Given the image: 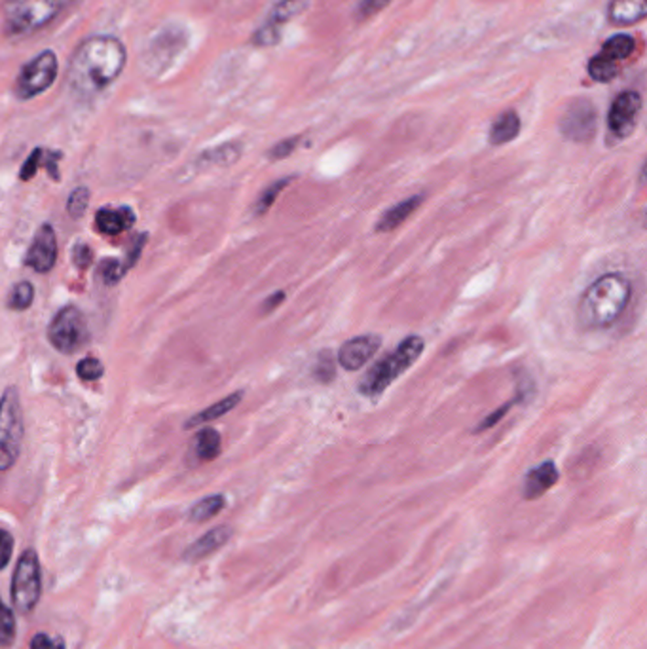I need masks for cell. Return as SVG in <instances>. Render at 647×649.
<instances>
[{"instance_id":"6da1fadb","label":"cell","mask_w":647,"mask_h":649,"mask_svg":"<svg viewBox=\"0 0 647 649\" xmlns=\"http://www.w3.org/2000/svg\"><path fill=\"white\" fill-rule=\"evenodd\" d=\"M126 67V47L114 37L99 35L80 44L68 65V86L80 99L107 89Z\"/></svg>"},{"instance_id":"7a4b0ae2","label":"cell","mask_w":647,"mask_h":649,"mask_svg":"<svg viewBox=\"0 0 647 649\" xmlns=\"http://www.w3.org/2000/svg\"><path fill=\"white\" fill-rule=\"evenodd\" d=\"M632 295L631 281L621 274L598 277L578 304V321L585 330H602L611 327L627 309Z\"/></svg>"},{"instance_id":"3957f363","label":"cell","mask_w":647,"mask_h":649,"mask_svg":"<svg viewBox=\"0 0 647 649\" xmlns=\"http://www.w3.org/2000/svg\"><path fill=\"white\" fill-rule=\"evenodd\" d=\"M423 351V340L420 336H406V339L383 359L376 361L370 371L359 382L361 395L374 399L386 392L391 383L409 371Z\"/></svg>"},{"instance_id":"277c9868","label":"cell","mask_w":647,"mask_h":649,"mask_svg":"<svg viewBox=\"0 0 647 649\" xmlns=\"http://www.w3.org/2000/svg\"><path fill=\"white\" fill-rule=\"evenodd\" d=\"M65 0H6L3 27L8 37H27L44 29L61 14Z\"/></svg>"},{"instance_id":"5b68a950","label":"cell","mask_w":647,"mask_h":649,"mask_svg":"<svg viewBox=\"0 0 647 649\" xmlns=\"http://www.w3.org/2000/svg\"><path fill=\"white\" fill-rule=\"evenodd\" d=\"M26 425L17 388L10 386L0 397V471H8L19 458Z\"/></svg>"},{"instance_id":"8992f818","label":"cell","mask_w":647,"mask_h":649,"mask_svg":"<svg viewBox=\"0 0 647 649\" xmlns=\"http://www.w3.org/2000/svg\"><path fill=\"white\" fill-rule=\"evenodd\" d=\"M47 340L63 355H73L88 346L89 327L86 316L77 306H67L47 327Z\"/></svg>"},{"instance_id":"52a82bcc","label":"cell","mask_w":647,"mask_h":649,"mask_svg":"<svg viewBox=\"0 0 647 649\" xmlns=\"http://www.w3.org/2000/svg\"><path fill=\"white\" fill-rule=\"evenodd\" d=\"M42 592V577L38 555L27 549L17 560L12 580V604L19 613H31Z\"/></svg>"},{"instance_id":"ba28073f","label":"cell","mask_w":647,"mask_h":649,"mask_svg":"<svg viewBox=\"0 0 647 649\" xmlns=\"http://www.w3.org/2000/svg\"><path fill=\"white\" fill-rule=\"evenodd\" d=\"M57 58L54 52L44 50L37 58H33L26 67L19 70L16 80V95L17 99L27 101L44 93L57 79Z\"/></svg>"},{"instance_id":"9c48e42d","label":"cell","mask_w":647,"mask_h":649,"mask_svg":"<svg viewBox=\"0 0 647 649\" xmlns=\"http://www.w3.org/2000/svg\"><path fill=\"white\" fill-rule=\"evenodd\" d=\"M598 130V112L590 99H573L560 118V131L573 142H589Z\"/></svg>"},{"instance_id":"30bf717a","label":"cell","mask_w":647,"mask_h":649,"mask_svg":"<svg viewBox=\"0 0 647 649\" xmlns=\"http://www.w3.org/2000/svg\"><path fill=\"white\" fill-rule=\"evenodd\" d=\"M642 105V95L636 89H627L617 95L608 114V128L615 139L622 141L634 133Z\"/></svg>"},{"instance_id":"8fae6325","label":"cell","mask_w":647,"mask_h":649,"mask_svg":"<svg viewBox=\"0 0 647 649\" xmlns=\"http://www.w3.org/2000/svg\"><path fill=\"white\" fill-rule=\"evenodd\" d=\"M57 260V237L50 225H42L27 251L26 264L37 274H47Z\"/></svg>"},{"instance_id":"7c38bea8","label":"cell","mask_w":647,"mask_h":649,"mask_svg":"<svg viewBox=\"0 0 647 649\" xmlns=\"http://www.w3.org/2000/svg\"><path fill=\"white\" fill-rule=\"evenodd\" d=\"M381 339L374 334H363V336H353L350 339L339 351V363L350 371L355 372L359 369H363L369 361L374 357V353L380 350Z\"/></svg>"},{"instance_id":"4fadbf2b","label":"cell","mask_w":647,"mask_h":649,"mask_svg":"<svg viewBox=\"0 0 647 649\" xmlns=\"http://www.w3.org/2000/svg\"><path fill=\"white\" fill-rule=\"evenodd\" d=\"M135 213L128 205L103 207L95 215V228L103 236H118L128 232L135 225Z\"/></svg>"},{"instance_id":"5bb4252c","label":"cell","mask_w":647,"mask_h":649,"mask_svg":"<svg viewBox=\"0 0 647 649\" xmlns=\"http://www.w3.org/2000/svg\"><path fill=\"white\" fill-rule=\"evenodd\" d=\"M558 483V469L555 462H543L541 466L534 467L524 478L522 487V496L526 499H537L541 497L547 490L553 488Z\"/></svg>"},{"instance_id":"9a60e30c","label":"cell","mask_w":647,"mask_h":649,"mask_svg":"<svg viewBox=\"0 0 647 649\" xmlns=\"http://www.w3.org/2000/svg\"><path fill=\"white\" fill-rule=\"evenodd\" d=\"M232 538V528L230 526H217L209 530L207 534H203L200 539H196L192 543L186 550L183 559L186 562H198L209 555H213L214 550H219L223 545L228 543V539Z\"/></svg>"},{"instance_id":"2e32d148","label":"cell","mask_w":647,"mask_h":649,"mask_svg":"<svg viewBox=\"0 0 647 649\" xmlns=\"http://www.w3.org/2000/svg\"><path fill=\"white\" fill-rule=\"evenodd\" d=\"M647 0H611L608 19L615 27H631L645 19Z\"/></svg>"},{"instance_id":"e0dca14e","label":"cell","mask_w":647,"mask_h":649,"mask_svg":"<svg viewBox=\"0 0 647 649\" xmlns=\"http://www.w3.org/2000/svg\"><path fill=\"white\" fill-rule=\"evenodd\" d=\"M422 200L423 198L420 194H416V196H411V198L395 204L393 207H390L386 213L380 216V221L374 230L378 234H381V232H391V230L399 228L422 205Z\"/></svg>"},{"instance_id":"ac0fdd59","label":"cell","mask_w":647,"mask_h":649,"mask_svg":"<svg viewBox=\"0 0 647 649\" xmlns=\"http://www.w3.org/2000/svg\"><path fill=\"white\" fill-rule=\"evenodd\" d=\"M520 128H522V122H520L518 112L506 110L494 120L488 141H490V144H494V147H501V144H507V142L515 141L520 133Z\"/></svg>"},{"instance_id":"d6986e66","label":"cell","mask_w":647,"mask_h":649,"mask_svg":"<svg viewBox=\"0 0 647 649\" xmlns=\"http://www.w3.org/2000/svg\"><path fill=\"white\" fill-rule=\"evenodd\" d=\"M242 399H244V392L230 393L228 397H224V399L217 401L214 404L207 406L205 411L198 413L196 416H192V418L184 424V427L190 429V427H196V425H202V424H207V422H213V420H219V418L226 416L230 411H234V408H235L239 403H242Z\"/></svg>"},{"instance_id":"ffe728a7","label":"cell","mask_w":647,"mask_h":649,"mask_svg":"<svg viewBox=\"0 0 647 649\" xmlns=\"http://www.w3.org/2000/svg\"><path fill=\"white\" fill-rule=\"evenodd\" d=\"M221 445L223 443H221L219 431L213 427L200 429L194 437V452L202 462H211L214 458H219Z\"/></svg>"},{"instance_id":"44dd1931","label":"cell","mask_w":647,"mask_h":649,"mask_svg":"<svg viewBox=\"0 0 647 649\" xmlns=\"http://www.w3.org/2000/svg\"><path fill=\"white\" fill-rule=\"evenodd\" d=\"M242 156V142H224L221 147H214L205 151L200 156V163L203 165H219V167H226L232 165Z\"/></svg>"},{"instance_id":"7402d4cb","label":"cell","mask_w":647,"mask_h":649,"mask_svg":"<svg viewBox=\"0 0 647 649\" xmlns=\"http://www.w3.org/2000/svg\"><path fill=\"white\" fill-rule=\"evenodd\" d=\"M308 6H309V0H279V3L270 12L268 23L281 27V26H285V23H289L291 19L298 17Z\"/></svg>"},{"instance_id":"603a6c76","label":"cell","mask_w":647,"mask_h":649,"mask_svg":"<svg viewBox=\"0 0 647 649\" xmlns=\"http://www.w3.org/2000/svg\"><path fill=\"white\" fill-rule=\"evenodd\" d=\"M632 52H634V38L627 33H619L604 42L600 54L617 63V61L631 58Z\"/></svg>"},{"instance_id":"cb8c5ba5","label":"cell","mask_w":647,"mask_h":649,"mask_svg":"<svg viewBox=\"0 0 647 649\" xmlns=\"http://www.w3.org/2000/svg\"><path fill=\"white\" fill-rule=\"evenodd\" d=\"M224 505H226L224 496H221V494L207 496V497L200 499V501L194 505V508L190 509L188 518H190L192 522H205V520H211L213 517H217V515L224 509Z\"/></svg>"},{"instance_id":"d4e9b609","label":"cell","mask_w":647,"mask_h":649,"mask_svg":"<svg viewBox=\"0 0 647 649\" xmlns=\"http://www.w3.org/2000/svg\"><path fill=\"white\" fill-rule=\"evenodd\" d=\"M617 63L604 58L602 54H596L590 61H589V77L594 80V82H602V84H608L611 80L617 79Z\"/></svg>"},{"instance_id":"484cf974","label":"cell","mask_w":647,"mask_h":649,"mask_svg":"<svg viewBox=\"0 0 647 649\" xmlns=\"http://www.w3.org/2000/svg\"><path fill=\"white\" fill-rule=\"evenodd\" d=\"M295 179H297V177L291 175V177H285V179H279V181L272 183V184L258 196V200H256V204H255V215H256V216L266 215V213L272 209V205L276 204L277 196H279L281 192H283L287 186H289Z\"/></svg>"},{"instance_id":"4316f807","label":"cell","mask_w":647,"mask_h":649,"mask_svg":"<svg viewBox=\"0 0 647 649\" xmlns=\"http://www.w3.org/2000/svg\"><path fill=\"white\" fill-rule=\"evenodd\" d=\"M35 300V287L29 281H19L10 293L8 298V306L16 311H23L27 309Z\"/></svg>"},{"instance_id":"83f0119b","label":"cell","mask_w":647,"mask_h":649,"mask_svg":"<svg viewBox=\"0 0 647 649\" xmlns=\"http://www.w3.org/2000/svg\"><path fill=\"white\" fill-rule=\"evenodd\" d=\"M16 640V617L10 608L0 606V649H6Z\"/></svg>"},{"instance_id":"f1b7e54d","label":"cell","mask_w":647,"mask_h":649,"mask_svg":"<svg viewBox=\"0 0 647 649\" xmlns=\"http://www.w3.org/2000/svg\"><path fill=\"white\" fill-rule=\"evenodd\" d=\"M77 374L82 382H95L105 374V367L98 357H84L78 361Z\"/></svg>"},{"instance_id":"f546056e","label":"cell","mask_w":647,"mask_h":649,"mask_svg":"<svg viewBox=\"0 0 647 649\" xmlns=\"http://www.w3.org/2000/svg\"><path fill=\"white\" fill-rule=\"evenodd\" d=\"M89 188L88 186H78L73 190V194L68 198L67 204V211L68 215L73 216V219H80V216L86 213L88 204H89Z\"/></svg>"},{"instance_id":"4dcf8cb0","label":"cell","mask_w":647,"mask_h":649,"mask_svg":"<svg viewBox=\"0 0 647 649\" xmlns=\"http://www.w3.org/2000/svg\"><path fill=\"white\" fill-rule=\"evenodd\" d=\"M526 399V395H522V393H518L513 401H509V403H506V404H501L499 408H497V411H494V413H490L481 424H478L476 427H475V433H481V431H486V429H490V427H494L496 424H499L503 418H506L507 416V413L511 411V408L517 404V403H520V401H524Z\"/></svg>"},{"instance_id":"1f68e13d","label":"cell","mask_w":647,"mask_h":649,"mask_svg":"<svg viewBox=\"0 0 647 649\" xmlns=\"http://www.w3.org/2000/svg\"><path fill=\"white\" fill-rule=\"evenodd\" d=\"M281 40V27L272 26V23H265L255 35H253V44L260 47H272L277 46Z\"/></svg>"},{"instance_id":"d6a6232c","label":"cell","mask_w":647,"mask_h":649,"mask_svg":"<svg viewBox=\"0 0 647 649\" xmlns=\"http://www.w3.org/2000/svg\"><path fill=\"white\" fill-rule=\"evenodd\" d=\"M314 374L321 383H329V382L334 380V376H337V371H334V359H332L330 351H321L319 353Z\"/></svg>"},{"instance_id":"836d02e7","label":"cell","mask_w":647,"mask_h":649,"mask_svg":"<svg viewBox=\"0 0 647 649\" xmlns=\"http://www.w3.org/2000/svg\"><path fill=\"white\" fill-rule=\"evenodd\" d=\"M391 3L393 0H361V5L355 10V17L357 21H367L380 14L383 8H388Z\"/></svg>"},{"instance_id":"e575fe53","label":"cell","mask_w":647,"mask_h":649,"mask_svg":"<svg viewBox=\"0 0 647 649\" xmlns=\"http://www.w3.org/2000/svg\"><path fill=\"white\" fill-rule=\"evenodd\" d=\"M101 274H103V279L107 285H116V283H120V279H124L128 270L124 268L122 262L116 260V258H110V260H103Z\"/></svg>"},{"instance_id":"d590c367","label":"cell","mask_w":647,"mask_h":649,"mask_svg":"<svg viewBox=\"0 0 647 649\" xmlns=\"http://www.w3.org/2000/svg\"><path fill=\"white\" fill-rule=\"evenodd\" d=\"M298 144H300V137L298 135L297 137H289V139H283L277 144H274V147L268 151V158L270 160L289 158L298 149Z\"/></svg>"},{"instance_id":"8d00e7d4","label":"cell","mask_w":647,"mask_h":649,"mask_svg":"<svg viewBox=\"0 0 647 649\" xmlns=\"http://www.w3.org/2000/svg\"><path fill=\"white\" fill-rule=\"evenodd\" d=\"M42 156H44V151H42V149H35V151L29 154V158L26 160V163H23V167H21V173H19V179H21V181H31V179L37 175L38 165H40V162H42Z\"/></svg>"},{"instance_id":"74e56055","label":"cell","mask_w":647,"mask_h":649,"mask_svg":"<svg viewBox=\"0 0 647 649\" xmlns=\"http://www.w3.org/2000/svg\"><path fill=\"white\" fill-rule=\"evenodd\" d=\"M14 538L10 532L0 530V570H5L12 559Z\"/></svg>"},{"instance_id":"f35d334b","label":"cell","mask_w":647,"mask_h":649,"mask_svg":"<svg viewBox=\"0 0 647 649\" xmlns=\"http://www.w3.org/2000/svg\"><path fill=\"white\" fill-rule=\"evenodd\" d=\"M147 239H149L147 234H139V236L135 237V242H133L131 249L128 251V258H126V262H124V268H126V270L133 268L135 264L139 262V258H141V255H142V247H145V244H147Z\"/></svg>"},{"instance_id":"ab89813d","label":"cell","mask_w":647,"mask_h":649,"mask_svg":"<svg viewBox=\"0 0 647 649\" xmlns=\"http://www.w3.org/2000/svg\"><path fill=\"white\" fill-rule=\"evenodd\" d=\"M31 649H65V644L61 638H50L44 633H38L31 640Z\"/></svg>"},{"instance_id":"60d3db41","label":"cell","mask_w":647,"mask_h":649,"mask_svg":"<svg viewBox=\"0 0 647 649\" xmlns=\"http://www.w3.org/2000/svg\"><path fill=\"white\" fill-rule=\"evenodd\" d=\"M73 262L77 264V268L86 270V268L89 267V264L93 262V253H91V249H89L86 244L77 246L75 251H73Z\"/></svg>"},{"instance_id":"b9f144b4","label":"cell","mask_w":647,"mask_h":649,"mask_svg":"<svg viewBox=\"0 0 647 649\" xmlns=\"http://www.w3.org/2000/svg\"><path fill=\"white\" fill-rule=\"evenodd\" d=\"M61 158H63L61 152H50V151H47L46 160H44L46 170H47V173L52 175L54 181H59V167H57V162H59Z\"/></svg>"},{"instance_id":"7bdbcfd3","label":"cell","mask_w":647,"mask_h":649,"mask_svg":"<svg viewBox=\"0 0 647 649\" xmlns=\"http://www.w3.org/2000/svg\"><path fill=\"white\" fill-rule=\"evenodd\" d=\"M285 300V293L283 291H277L274 293L268 300H265V304H262V314H272L274 309H277V306Z\"/></svg>"},{"instance_id":"ee69618b","label":"cell","mask_w":647,"mask_h":649,"mask_svg":"<svg viewBox=\"0 0 647 649\" xmlns=\"http://www.w3.org/2000/svg\"><path fill=\"white\" fill-rule=\"evenodd\" d=\"M0 606H3V600H0Z\"/></svg>"}]
</instances>
